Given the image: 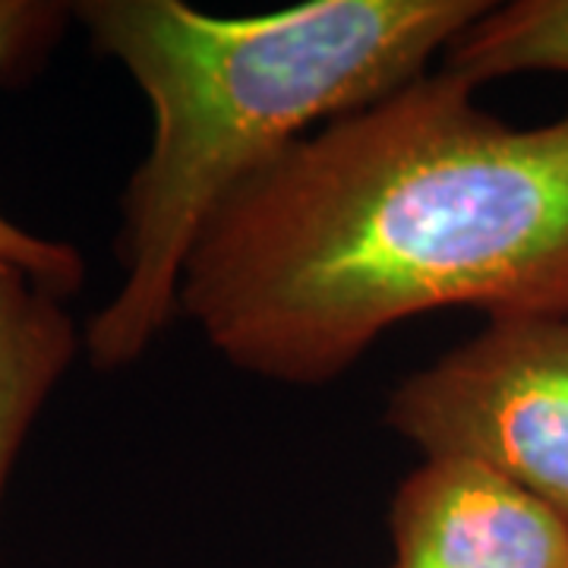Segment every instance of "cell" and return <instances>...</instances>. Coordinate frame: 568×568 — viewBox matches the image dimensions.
I'll return each mask as SVG.
<instances>
[{
	"instance_id": "1",
	"label": "cell",
	"mask_w": 568,
	"mask_h": 568,
	"mask_svg": "<svg viewBox=\"0 0 568 568\" xmlns=\"http://www.w3.org/2000/svg\"><path fill=\"white\" fill-rule=\"evenodd\" d=\"M446 306L568 313V114L515 130L436 70L234 190L186 260L178 313L231 366L320 386Z\"/></svg>"
},
{
	"instance_id": "2",
	"label": "cell",
	"mask_w": 568,
	"mask_h": 568,
	"mask_svg": "<svg viewBox=\"0 0 568 568\" xmlns=\"http://www.w3.org/2000/svg\"><path fill=\"white\" fill-rule=\"evenodd\" d=\"M487 0H310L212 17L183 0L70 3L95 51L152 104V145L123 190L118 294L85 323L102 373L140 361L171 323L209 219L316 123L426 77Z\"/></svg>"
},
{
	"instance_id": "3",
	"label": "cell",
	"mask_w": 568,
	"mask_h": 568,
	"mask_svg": "<svg viewBox=\"0 0 568 568\" xmlns=\"http://www.w3.org/2000/svg\"><path fill=\"white\" fill-rule=\"evenodd\" d=\"M386 424L426 458L489 467L568 521V313L489 320L395 388Z\"/></svg>"
},
{
	"instance_id": "4",
	"label": "cell",
	"mask_w": 568,
	"mask_h": 568,
	"mask_svg": "<svg viewBox=\"0 0 568 568\" xmlns=\"http://www.w3.org/2000/svg\"><path fill=\"white\" fill-rule=\"evenodd\" d=\"M388 568H568V521L489 467L426 458L392 499Z\"/></svg>"
},
{
	"instance_id": "5",
	"label": "cell",
	"mask_w": 568,
	"mask_h": 568,
	"mask_svg": "<svg viewBox=\"0 0 568 568\" xmlns=\"http://www.w3.org/2000/svg\"><path fill=\"white\" fill-rule=\"evenodd\" d=\"M80 347L61 297L0 263V503L29 429Z\"/></svg>"
},
{
	"instance_id": "6",
	"label": "cell",
	"mask_w": 568,
	"mask_h": 568,
	"mask_svg": "<svg viewBox=\"0 0 568 568\" xmlns=\"http://www.w3.org/2000/svg\"><path fill=\"white\" fill-rule=\"evenodd\" d=\"M67 20H73L70 3L0 0V82H20L36 73L63 36ZM0 263L26 272L61 301L73 297L85 282L77 246L39 237L7 215H0Z\"/></svg>"
},
{
	"instance_id": "7",
	"label": "cell",
	"mask_w": 568,
	"mask_h": 568,
	"mask_svg": "<svg viewBox=\"0 0 568 568\" xmlns=\"http://www.w3.org/2000/svg\"><path fill=\"white\" fill-rule=\"evenodd\" d=\"M439 70L470 89L515 73H568V0L489 3L443 51Z\"/></svg>"
}]
</instances>
